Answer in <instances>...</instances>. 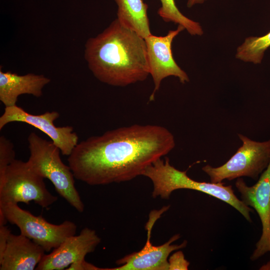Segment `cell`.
Listing matches in <instances>:
<instances>
[{"label": "cell", "instance_id": "19", "mask_svg": "<svg viewBox=\"0 0 270 270\" xmlns=\"http://www.w3.org/2000/svg\"><path fill=\"white\" fill-rule=\"evenodd\" d=\"M168 270H188L190 262L185 258L184 253L177 251L168 259Z\"/></svg>", "mask_w": 270, "mask_h": 270}, {"label": "cell", "instance_id": "17", "mask_svg": "<svg viewBox=\"0 0 270 270\" xmlns=\"http://www.w3.org/2000/svg\"><path fill=\"white\" fill-rule=\"evenodd\" d=\"M161 6L158 10V16L166 22H172L182 26L192 36L204 34L200 24L185 16L178 8L175 0H160Z\"/></svg>", "mask_w": 270, "mask_h": 270}, {"label": "cell", "instance_id": "4", "mask_svg": "<svg viewBox=\"0 0 270 270\" xmlns=\"http://www.w3.org/2000/svg\"><path fill=\"white\" fill-rule=\"evenodd\" d=\"M28 141L30 157L27 162L30 168L49 180L62 197L78 212H82L84 204L75 186V178L69 166L62 162L60 148L34 132L29 134Z\"/></svg>", "mask_w": 270, "mask_h": 270}, {"label": "cell", "instance_id": "5", "mask_svg": "<svg viewBox=\"0 0 270 270\" xmlns=\"http://www.w3.org/2000/svg\"><path fill=\"white\" fill-rule=\"evenodd\" d=\"M44 179L27 162L14 160L0 175V204L32 201L42 208H48L58 198L48 191Z\"/></svg>", "mask_w": 270, "mask_h": 270}, {"label": "cell", "instance_id": "7", "mask_svg": "<svg viewBox=\"0 0 270 270\" xmlns=\"http://www.w3.org/2000/svg\"><path fill=\"white\" fill-rule=\"evenodd\" d=\"M0 213L8 222L16 225L20 234L40 246L46 252L58 246L65 240L75 235L76 226L65 220L59 224L48 222L42 216H34L12 202L0 204Z\"/></svg>", "mask_w": 270, "mask_h": 270}, {"label": "cell", "instance_id": "21", "mask_svg": "<svg viewBox=\"0 0 270 270\" xmlns=\"http://www.w3.org/2000/svg\"><path fill=\"white\" fill-rule=\"evenodd\" d=\"M96 266L87 262L85 260L76 262L70 266L67 270H102Z\"/></svg>", "mask_w": 270, "mask_h": 270}, {"label": "cell", "instance_id": "1", "mask_svg": "<svg viewBox=\"0 0 270 270\" xmlns=\"http://www.w3.org/2000/svg\"><path fill=\"white\" fill-rule=\"evenodd\" d=\"M174 135L154 124H133L108 130L77 144L68 156L75 178L88 185L130 180L175 147Z\"/></svg>", "mask_w": 270, "mask_h": 270}, {"label": "cell", "instance_id": "22", "mask_svg": "<svg viewBox=\"0 0 270 270\" xmlns=\"http://www.w3.org/2000/svg\"><path fill=\"white\" fill-rule=\"evenodd\" d=\"M208 0H187L186 6L188 8H192L195 5L204 3Z\"/></svg>", "mask_w": 270, "mask_h": 270}, {"label": "cell", "instance_id": "10", "mask_svg": "<svg viewBox=\"0 0 270 270\" xmlns=\"http://www.w3.org/2000/svg\"><path fill=\"white\" fill-rule=\"evenodd\" d=\"M60 116L56 111L46 112L40 114H32L16 105L5 107L0 117V130L12 122H22L30 124L44 132L60 148L64 156H68L77 145L78 134L72 126H56L54 122Z\"/></svg>", "mask_w": 270, "mask_h": 270}, {"label": "cell", "instance_id": "13", "mask_svg": "<svg viewBox=\"0 0 270 270\" xmlns=\"http://www.w3.org/2000/svg\"><path fill=\"white\" fill-rule=\"evenodd\" d=\"M45 252L42 248L28 238L11 233L4 255L0 260V270L36 269Z\"/></svg>", "mask_w": 270, "mask_h": 270}, {"label": "cell", "instance_id": "23", "mask_svg": "<svg viewBox=\"0 0 270 270\" xmlns=\"http://www.w3.org/2000/svg\"><path fill=\"white\" fill-rule=\"evenodd\" d=\"M259 269L260 270H270V260L263 264Z\"/></svg>", "mask_w": 270, "mask_h": 270}, {"label": "cell", "instance_id": "14", "mask_svg": "<svg viewBox=\"0 0 270 270\" xmlns=\"http://www.w3.org/2000/svg\"><path fill=\"white\" fill-rule=\"evenodd\" d=\"M50 80L43 74L32 73L18 75L0 70V100L5 107L16 106L18 97L24 94L36 97L42 95V89Z\"/></svg>", "mask_w": 270, "mask_h": 270}, {"label": "cell", "instance_id": "12", "mask_svg": "<svg viewBox=\"0 0 270 270\" xmlns=\"http://www.w3.org/2000/svg\"><path fill=\"white\" fill-rule=\"evenodd\" d=\"M95 230L83 228L78 235L70 236L49 254H44L36 270H62L72 264L85 260L100 242Z\"/></svg>", "mask_w": 270, "mask_h": 270}, {"label": "cell", "instance_id": "3", "mask_svg": "<svg viewBox=\"0 0 270 270\" xmlns=\"http://www.w3.org/2000/svg\"><path fill=\"white\" fill-rule=\"evenodd\" d=\"M142 176L152 182L153 198H169L171 194L178 189H190L205 193L230 204L240 212L249 222L252 209L245 205L234 194L232 186L223 182L213 183L196 181L190 178L186 171H181L170 163L168 158H160L148 166Z\"/></svg>", "mask_w": 270, "mask_h": 270}, {"label": "cell", "instance_id": "8", "mask_svg": "<svg viewBox=\"0 0 270 270\" xmlns=\"http://www.w3.org/2000/svg\"><path fill=\"white\" fill-rule=\"evenodd\" d=\"M169 208L164 206L160 210L152 211L146 228L147 240L144 246L138 252L132 253L116 260L118 266L102 268V270H168V258L174 251L184 248L187 241L180 244H172L180 238V234L173 236L164 244L156 246L150 241L152 230L154 223Z\"/></svg>", "mask_w": 270, "mask_h": 270}, {"label": "cell", "instance_id": "11", "mask_svg": "<svg viewBox=\"0 0 270 270\" xmlns=\"http://www.w3.org/2000/svg\"><path fill=\"white\" fill-rule=\"evenodd\" d=\"M235 186L242 202L256 210L262 222V234L250 256L254 261L270 252V162L254 184L248 186L239 178Z\"/></svg>", "mask_w": 270, "mask_h": 270}, {"label": "cell", "instance_id": "20", "mask_svg": "<svg viewBox=\"0 0 270 270\" xmlns=\"http://www.w3.org/2000/svg\"><path fill=\"white\" fill-rule=\"evenodd\" d=\"M10 234V230L8 226L6 225L0 226V260L4 255Z\"/></svg>", "mask_w": 270, "mask_h": 270}, {"label": "cell", "instance_id": "6", "mask_svg": "<svg viewBox=\"0 0 270 270\" xmlns=\"http://www.w3.org/2000/svg\"><path fill=\"white\" fill-rule=\"evenodd\" d=\"M242 142L236 152L226 163L218 167L207 164L202 170L213 183L232 180L242 176L258 180L270 162V139L264 142L253 140L238 134Z\"/></svg>", "mask_w": 270, "mask_h": 270}, {"label": "cell", "instance_id": "2", "mask_svg": "<svg viewBox=\"0 0 270 270\" xmlns=\"http://www.w3.org/2000/svg\"><path fill=\"white\" fill-rule=\"evenodd\" d=\"M84 58L93 75L112 86H126L150 75L145 39L117 18L87 40Z\"/></svg>", "mask_w": 270, "mask_h": 270}, {"label": "cell", "instance_id": "9", "mask_svg": "<svg viewBox=\"0 0 270 270\" xmlns=\"http://www.w3.org/2000/svg\"><path fill=\"white\" fill-rule=\"evenodd\" d=\"M184 28L178 25L176 29L170 30L164 36H156L152 34L146 38L148 58L154 88L149 101L154 100L155 94L160 88L162 80L165 78L176 77L182 84L189 82L188 74L176 64L173 57L172 46L174 38Z\"/></svg>", "mask_w": 270, "mask_h": 270}, {"label": "cell", "instance_id": "16", "mask_svg": "<svg viewBox=\"0 0 270 270\" xmlns=\"http://www.w3.org/2000/svg\"><path fill=\"white\" fill-rule=\"evenodd\" d=\"M270 47V31L261 36H250L238 46L236 58L244 62L261 63L266 50Z\"/></svg>", "mask_w": 270, "mask_h": 270}, {"label": "cell", "instance_id": "18", "mask_svg": "<svg viewBox=\"0 0 270 270\" xmlns=\"http://www.w3.org/2000/svg\"><path fill=\"white\" fill-rule=\"evenodd\" d=\"M12 142L4 136L0 137V175L14 160L15 152Z\"/></svg>", "mask_w": 270, "mask_h": 270}, {"label": "cell", "instance_id": "15", "mask_svg": "<svg viewBox=\"0 0 270 270\" xmlns=\"http://www.w3.org/2000/svg\"><path fill=\"white\" fill-rule=\"evenodd\" d=\"M117 19L145 38L152 34L148 14V5L143 0H114Z\"/></svg>", "mask_w": 270, "mask_h": 270}]
</instances>
